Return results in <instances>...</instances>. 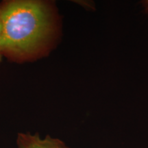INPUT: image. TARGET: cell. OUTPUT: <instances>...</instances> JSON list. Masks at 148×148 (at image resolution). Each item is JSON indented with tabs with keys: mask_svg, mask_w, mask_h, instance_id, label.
<instances>
[{
	"mask_svg": "<svg viewBox=\"0 0 148 148\" xmlns=\"http://www.w3.org/2000/svg\"><path fill=\"white\" fill-rule=\"evenodd\" d=\"M3 25L1 21V8H0V62L3 56Z\"/></svg>",
	"mask_w": 148,
	"mask_h": 148,
	"instance_id": "3",
	"label": "cell"
},
{
	"mask_svg": "<svg viewBox=\"0 0 148 148\" xmlns=\"http://www.w3.org/2000/svg\"><path fill=\"white\" fill-rule=\"evenodd\" d=\"M16 148H69L58 138L46 136L42 138L38 134L19 133L16 140Z\"/></svg>",
	"mask_w": 148,
	"mask_h": 148,
	"instance_id": "2",
	"label": "cell"
},
{
	"mask_svg": "<svg viewBox=\"0 0 148 148\" xmlns=\"http://www.w3.org/2000/svg\"><path fill=\"white\" fill-rule=\"evenodd\" d=\"M3 56L16 63L49 55L60 34V19L53 2L7 0L0 3Z\"/></svg>",
	"mask_w": 148,
	"mask_h": 148,
	"instance_id": "1",
	"label": "cell"
}]
</instances>
